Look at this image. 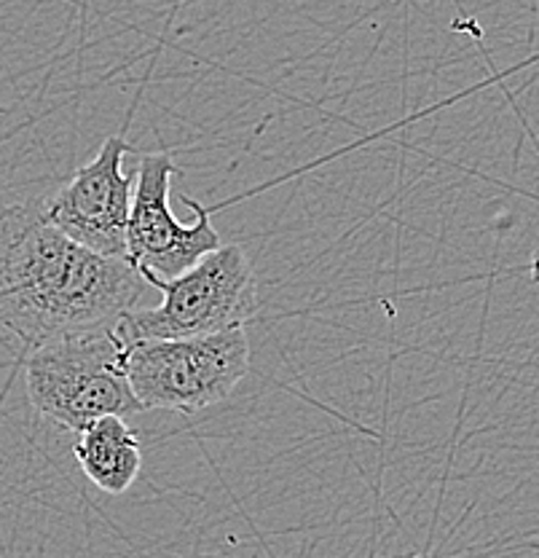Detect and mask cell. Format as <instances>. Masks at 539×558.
<instances>
[{
  "instance_id": "cell-1",
  "label": "cell",
  "mask_w": 539,
  "mask_h": 558,
  "mask_svg": "<svg viewBox=\"0 0 539 558\" xmlns=\"http://www.w3.org/2000/svg\"><path fill=\"white\" fill-rule=\"evenodd\" d=\"M145 284L132 260L95 253L57 229L40 202L0 213V325L30 349L119 323L137 310Z\"/></svg>"
},
{
  "instance_id": "cell-2",
  "label": "cell",
  "mask_w": 539,
  "mask_h": 558,
  "mask_svg": "<svg viewBox=\"0 0 539 558\" xmlns=\"http://www.w3.org/2000/svg\"><path fill=\"white\" fill-rule=\"evenodd\" d=\"M126 339L119 323L68 333L30 349L27 398L40 416L81 433L102 416L145 411L124 368Z\"/></svg>"
},
{
  "instance_id": "cell-3",
  "label": "cell",
  "mask_w": 539,
  "mask_h": 558,
  "mask_svg": "<svg viewBox=\"0 0 539 558\" xmlns=\"http://www.w3.org/2000/svg\"><path fill=\"white\" fill-rule=\"evenodd\" d=\"M161 293L159 306L132 310L119 330L132 341L196 339L240 328L258 310V282L240 244H220L175 279L143 277Z\"/></svg>"
},
{
  "instance_id": "cell-4",
  "label": "cell",
  "mask_w": 539,
  "mask_h": 558,
  "mask_svg": "<svg viewBox=\"0 0 539 558\" xmlns=\"http://www.w3.org/2000/svg\"><path fill=\"white\" fill-rule=\"evenodd\" d=\"M132 392L143 409L196 414L223 403L250 371L245 325L196 339L132 341L124 352Z\"/></svg>"
},
{
  "instance_id": "cell-5",
  "label": "cell",
  "mask_w": 539,
  "mask_h": 558,
  "mask_svg": "<svg viewBox=\"0 0 539 558\" xmlns=\"http://www.w3.org/2000/svg\"><path fill=\"white\" fill-rule=\"evenodd\" d=\"M177 172L170 150L145 154L137 167L130 215V260L143 277L175 279L220 247L216 226L199 202L183 196L194 209V223H180L170 207V183Z\"/></svg>"
},
{
  "instance_id": "cell-6",
  "label": "cell",
  "mask_w": 539,
  "mask_h": 558,
  "mask_svg": "<svg viewBox=\"0 0 539 558\" xmlns=\"http://www.w3.org/2000/svg\"><path fill=\"white\" fill-rule=\"evenodd\" d=\"M132 148L124 135H110L89 165L78 167L54 194L40 199L44 215L71 240L108 258L130 260V215L135 180L124 172Z\"/></svg>"
},
{
  "instance_id": "cell-7",
  "label": "cell",
  "mask_w": 539,
  "mask_h": 558,
  "mask_svg": "<svg viewBox=\"0 0 539 558\" xmlns=\"http://www.w3.org/2000/svg\"><path fill=\"white\" fill-rule=\"evenodd\" d=\"M75 459L91 484L110 497H119L130 492L140 475V438L124 416H102L78 433Z\"/></svg>"
},
{
  "instance_id": "cell-8",
  "label": "cell",
  "mask_w": 539,
  "mask_h": 558,
  "mask_svg": "<svg viewBox=\"0 0 539 558\" xmlns=\"http://www.w3.org/2000/svg\"><path fill=\"white\" fill-rule=\"evenodd\" d=\"M419 558H430V556H419Z\"/></svg>"
}]
</instances>
